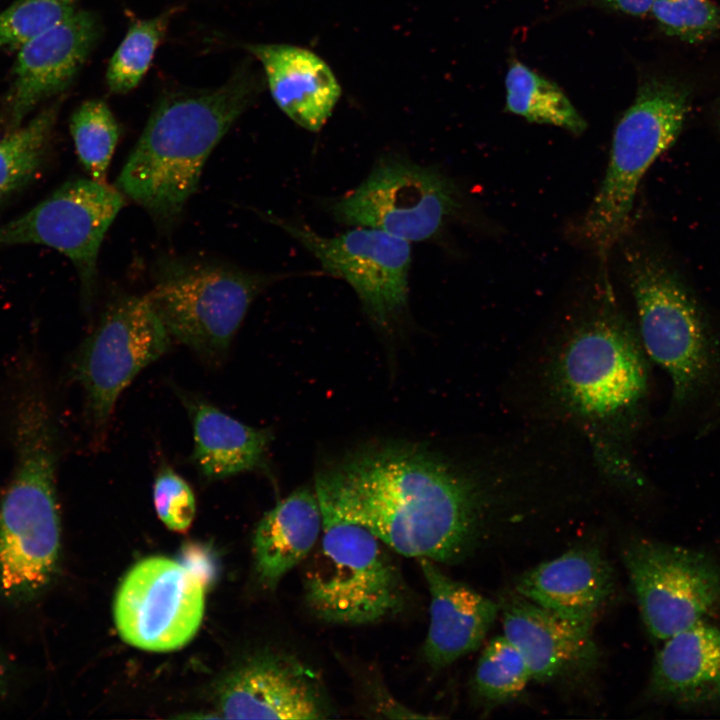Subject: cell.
<instances>
[{
  "mask_svg": "<svg viewBox=\"0 0 720 720\" xmlns=\"http://www.w3.org/2000/svg\"><path fill=\"white\" fill-rule=\"evenodd\" d=\"M523 469L457 464L417 445L370 448L317 474L322 509L361 524L392 551L436 563L472 552L485 520Z\"/></svg>",
  "mask_w": 720,
  "mask_h": 720,
  "instance_id": "cell-1",
  "label": "cell"
},
{
  "mask_svg": "<svg viewBox=\"0 0 720 720\" xmlns=\"http://www.w3.org/2000/svg\"><path fill=\"white\" fill-rule=\"evenodd\" d=\"M260 88L256 73L243 64L216 88L163 95L115 186L159 228L174 227L198 187L208 157Z\"/></svg>",
  "mask_w": 720,
  "mask_h": 720,
  "instance_id": "cell-2",
  "label": "cell"
},
{
  "mask_svg": "<svg viewBox=\"0 0 720 720\" xmlns=\"http://www.w3.org/2000/svg\"><path fill=\"white\" fill-rule=\"evenodd\" d=\"M608 280L602 277L592 306L557 345L547 376L554 404L604 458L612 438L636 424L649 387L648 356Z\"/></svg>",
  "mask_w": 720,
  "mask_h": 720,
  "instance_id": "cell-3",
  "label": "cell"
},
{
  "mask_svg": "<svg viewBox=\"0 0 720 720\" xmlns=\"http://www.w3.org/2000/svg\"><path fill=\"white\" fill-rule=\"evenodd\" d=\"M15 424L16 465L0 501V595L27 602L54 580L61 546L55 434L38 390L24 392Z\"/></svg>",
  "mask_w": 720,
  "mask_h": 720,
  "instance_id": "cell-4",
  "label": "cell"
},
{
  "mask_svg": "<svg viewBox=\"0 0 720 720\" xmlns=\"http://www.w3.org/2000/svg\"><path fill=\"white\" fill-rule=\"evenodd\" d=\"M625 263L642 346L670 379L671 408L682 411L716 386L718 341L696 298L661 258L629 248Z\"/></svg>",
  "mask_w": 720,
  "mask_h": 720,
  "instance_id": "cell-5",
  "label": "cell"
},
{
  "mask_svg": "<svg viewBox=\"0 0 720 720\" xmlns=\"http://www.w3.org/2000/svg\"><path fill=\"white\" fill-rule=\"evenodd\" d=\"M690 86L661 73H641L633 103L613 133L601 186L579 225L601 260L626 231L639 184L678 138L688 115Z\"/></svg>",
  "mask_w": 720,
  "mask_h": 720,
  "instance_id": "cell-6",
  "label": "cell"
},
{
  "mask_svg": "<svg viewBox=\"0 0 720 720\" xmlns=\"http://www.w3.org/2000/svg\"><path fill=\"white\" fill-rule=\"evenodd\" d=\"M317 553L304 575V598L330 624L361 626L401 613L408 588L391 549L370 530L322 509Z\"/></svg>",
  "mask_w": 720,
  "mask_h": 720,
  "instance_id": "cell-7",
  "label": "cell"
},
{
  "mask_svg": "<svg viewBox=\"0 0 720 720\" xmlns=\"http://www.w3.org/2000/svg\"><path fill=\"white\" fill-rule=\"evenodd\" d=\"M145 295L171 337L216 363L254 299L276 278L216 261L168 256Z\"/></svg>",
  "mask_w": 720,
  "mask_h": 720,
  "instance_id": "cell-8",
  "label": "cell"
},
{
  "mask_svg": "<svg viewBox=\"0 0 720 720\" xmlns=\"http://www.w3.org/2000/svg\"><path fill=\"white\" fill-rule=\"evenodd\" d=\"M623 560L650 635L664 641L720 616V561L702 549L633 538Z\"/></svg>",
  "mask_w": 720,
  "mask_h": 720,
  "instance_id": "cell-9",
  "label": "cell"
},
{
  "mask_svg": "<svg viewBox=\"0 0 720 720\" xmlns=\"http://www.w3.org/2000/svg\"><path fill=\"white\" fill-rule=\"evenodd\" d=\"M460 207L458 189L449 177L390 155L378 160L356 189L334 201L330 211L341 223L419 242L437 236Z\"/></svg>",
  "mask_w": 720,
  "mask_h": 720,
  "instance_id": "cell-10",
  "label": "cell"
},
{
  "mask_svg": "<svg viewBox=\"0 0 720 720\" xmlns=\"http://www.w3.org/2000/svg\"><path fill=\"white\" fill-rule=\"evenodd\" d=\"M125 200L116 186L91 178L71 179L0 225V248L40 245L66 256L77 271L81 299L89 309L97 289L101 244Z\"/></svg>",
  "mask_w": 720,
  "mask_h": 720,
  "instance_id": "cell-11",
  "label": "cell"
},
{
  "mask_svg": "<svg viewBox=\"0 0 720 720\" xmlns=\"http://www.w3.org/2000/svg\"><path fill=\"white\" fill-rule=\"evenodd\" d=\"M170 343V334L146 296L121 295L107 305L76 363L95 428L105 429L124 389Z\"/></svg>",
  "mask_w": 720,
  "mask_h": 720,
  "instance_id": "cell-12",
  "label": "cell"
},
{
  "mask_svg": "<svg viewBox=\"0 0 720 720\" xmlns=\"http://www.w3.org/2000/svg\"><path fill=\"white\" fill-rule=\"evenodd\" d=\"M204 607L202 577L170 558L151 556L137 562L123 577L113 614L126 643L146 651L169 652L195 636Z\"/></svg>",
  "mask_w": 720,
  "mask_h": 720,
  "instance_id": "cell-13",
  "label": "cell"
},
{
  "mask_svg": "<svg viewBox=\"0 0 720 720\" xmlns=\"http://www.w3.org/2000/svg\"><path fill=\"white\" fill-rule=\"evenodd\" d=\"M263 216L302 244L328 273L348 282L377 326L391 328L405 316L410 242L359 226L327 237L274 215Z\"/></svg>",
  "mask_w": 720,
  "mask_h": 720,
  "instance_id": "cell-14",
  "label": "cell"
},
{
  "mask_svg": "<svg viewBox=\"0 0 720 720\" xmlns=\"http://www.w3.org/2000/svg\"><path fill=\"white\" fill-rule=\"evenodd\" d=\"M227 719H325L331 709L317 674L286 653H262L232 670L217 689Z\"/></svg>",
  "mask_w": 720,
  "mask_h": 720,
  "instance_id": "cell-15",
  "label": "cell"
},
{
  "mask_svg": "<svg viewBox=\"0 0 720 720\" xmlns=\"http://www.w3.org/2000/svg\"><path fill=\"white\" fill-rule=\"evenodd\" d=\"M100 35L98 17L77 9L18 50L7 103L8 131L20 127L38 104L70 85Z\"/></svg>",
  "mask_w": 720,
  "mask_h": 720,
  "instance_id": "cell-16",
  "label": "cell"
},
{
  "mask_svg": "<svg viewBox=\"0 0 720 720\" xmlns=\"http://www.w3.org/2000/svg\"><path fill=\"white\" fill-rule=\"evenodd\" d=\"M504 636L523 655L532 679L552 680L595 664L592 625L564 617L521 595L503 606Z\"/></svg>",
  "mask_w": 720,
  "mask_h": 720,
  "instance_id": "cell-17",
  "label": "cell"
},
{
  "mask_svg": "<svg viewBox=\"0 0 720 720\" xmlns=\"http://www.w3.org/2000/svg\"><path fill=\"white\" fill-rule=\"evenodd\" d=\"M648 695L681 710L720 708V625L702 621L665 639Z\"/></svg>",
  "mask_w": 720,
  "mask_h": 720,
  "instance_id": "cell-18",
  "label": "cell"
},
{
  "mask_svg": "<svg viewBox=\"0 0 720 720\" xmlns=\"http://www.w3.org/2000/svg\"><path fill=\"white\" fill-rule=\"evenodd\" d=\"M429 595V626L423 646L427 663L436 669L451 665L482 643L497 613V604L459 582L438 563L418 559Z\"/></svg>",
  "mask_w": 720,
  "mask_h": 720,
  "instance_id": "cell-19",
  "label": "cell"
},
{
  "mask_svg": "<svg viewBox=\"0 0 720 720\" xmlns=\"http://www.w3.org/2000/svg\"><path fill=\"white\" fill-rule=\"evenodd\" d=\"M245 49L262 64L280 110L300 127L319 131L341 95L327 63L312 51L289 44L254 43Z\"/></svg>",
  "mask_w": 720,
  "mask_h": 720,
  "instance_id": "cell-20",
  "label": "cell"
},
{
  "mask_svg": "<svg viewBox=\"0 0 720 720\" xmlns=\"http://www.w3.org/2000/svg\"><path fill=\"white\" fill-rule=\"evenodd\" d=\"M613 586L612 569L602 554L580 547L523 573L516 591L539 606L593 625Z\"/></svg>",
  "mask_w": 720,
  "mask_h": 720,
  "instance_id": "cell-21",
  "label": "cell"
},
{
  "mask_svg": "<svg viewBox=\"0 0 720 720\" xmlns=\"http://www.w3.org/2000/svg\"><path fill=\"white\" fill-rule=\"evenodd\" d=\"M322 527V510L314 488H298L267 511L258 522L252 541L255 570L261 584L274 589L310 554Z\"/></svg>",
  "mask_w": 720,
  "mask_h": 720,
  "instance_id": "cell-22",
  "label": "cell"
},
{
  "mask_svg": "<svg viewBox=\"0 0 720 720\" xmlns=\"http://www.w3.org/2000/svg\"><path fill=\"white\" fill-rule=\"evenodd\" d=\"M192 420V462L202 477L219 480L265 464L270 430L255 428L196 398H184Z\"/></svg>",
  "mask_w": 720,
  "mask_h": 720,
  "instance_id": "cell-23",
  "label": "cell"
},
{
  "mask_svg": "<svg viewBox=\"0 0 720 720\" xmlns=\"http://www.w3.org/2000/svg\"><path fill=\"white\" fill-rule=\"evenodd\" d=\"M505 110L531 123L548 124L581 135L587 123L553 81L511 57L505 77Z\"/></svg>",
  "mask_w": 720,
  "mask_h": 720,
  "instance_id": "cell-24",
  "label": "cell"
},
{
  "mask_svg": "<svg viewBox=\"0 0 720 720\" xmlns=\"http://www.w3.org/2000/svg\"><path fill=\"white\" fill-rule=\"evenodd\" d=\"M59 103L45 107L0 139V203L28 185L48 157Z\"/></svg>",
  "mask_w": 720,
  "mask_h": 720,
  "instance_id": "cell-25",
  "label": "cell"
},
{
  "mask_svg": "<svg viewBox=\"0 0 720 720\" xmlns=\"http://www.w3.org/2000/svg\"><path fill=\"white\" fill-rule=\"evenodd\" d=\"M174 10L135 20L108 63L105 80L111 93L126 94L138 86L164 38Z\"/></svg>",
  "mask_w": 720,
  "mask_h": 720,
  "instance_id": "cell-26",
  "label": "cell"
},
{
  "mask_svg": "<svg viewBox=\"0 0 720 720\" xmlns=\"http://www.w3.org/2000/svg\"><path fill=\"white\" fill-rule=\"evenodd\" d=\"M69 128L77 156L89 178L106 183L120 136L119 124L107 103L101 99L84 101L73 112Z\"/></svg>",
  "mask_w": 720,
  "mask_h": 720,
  "instance_id": "cell-27",
  "label": "cell"
},
{
  "mask_svg": "<svg viewBox=\"0 0 720 720\" xmlns=\"http://www.w3.org/2000/svg\"><path fill=\"white\" fill-rule=\"evenodd\" d=\"M532 679L517 647L504 635L493 638L478 660L473 685L488 702H503L519 695Z\"/></svg>",
  "mask_w": 720,
  "mask_h": 720,
  "instance_id": "cell-28",
  "label": "cell"
},
{
  "mask_svg": "<svg viewBox=\"0 0 720 720\" xmlns=\"http://www.w3.org/2000/svg\"><path fill=\"white\" fill-rule=\"evenodd\" d=\"M78 0H17L0 12V48L19 50L73 14Z\"/></svg>",
  "mask_w": 720,
  "mask_h": 720,
  "instance_id": "cell-29",
  "label": "cell"
},
{
  "mask_svg": "<svg viewBox=\"0 0 720 720\" xmlns=\"http://www.w3.org/2000/svg\"><path fill=\"white\" fill-rule=\"evenodd\" d=\"M650 13L666 35L688 43L720 34V6L711 0H654Z\"/></svg>",
  "mask_w": 720,
  "mask_h": 720,
  "instance_id": "cell-30",
  "label": "cell"
},
{
  "mask_svg": "<svg viewBox=\"0 0 720 720\" xmlns=\"http://www.w3.org/2000/svg\"><path fill=\"white\" fill-rule=\"evenodd\" d=\"M153 501L158 517L168 529L179 533L189 529L196 512L194 493L172 468L165 466L157 474Z\"/></svg>",
  "mask_w": 720,
  "mask_h": 720,
  "instance_id": "cell-31",
  "label": "cell"
},
{
  "mask_svg": "<svg viewBox=\"0 0 720 720\" xmlns=\"http://www.w3.org/2000/svg\"><path fill=\"white\" fill-rule=\"evenodd\" d=\"M585 6H592L610 12L643 17L650 13L654 0H581Z\"/></svg>",
  "mask_w": 720,
  "mask_h": 720,
  "instance_id": "cell-32",
  "label": "cell"
},
{
  "mask_svg": "<svg viewBox=\"0 0 720 720\" xmlns=\"http://www.w3.org/2000/svg\"><path fill=\"white\" fill-rule=\"evenodd\" d=\"M2 684H3V674L1 671V667H0V687L2 686Z\"/></svg>",
  "mask_w": 720,
  "mask_h": 720,
  "instance_id": "cell-33",
  "label": "cell"
},
{
  "mask_svg": "<svg viewBox=\"0 0 720 720\" xmlns=\"http://www.w3.org/2000/svg\"><path fill=\"white\" fill-rule=\"evenodd\" d=\"M718 121H719V124H720V104H719V108H718Z\"/></svg>",
  "mask_w": 720,
  "mask_h": 720,
  "instance_id": "cell-34",
  "label": "cell"
}]
</instances>
